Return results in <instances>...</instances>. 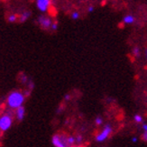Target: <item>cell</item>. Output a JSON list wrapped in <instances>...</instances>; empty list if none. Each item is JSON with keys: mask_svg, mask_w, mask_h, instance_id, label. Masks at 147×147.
<instances>
[{"mask_svg": "<svg viewBox=\"0 0 147 147\" xmlns=\"http://www.w3.org/2000/svg\"><path fill=\"white\" fill-rule=\"evenodd\" d=\"M25 98L26 97H25L24 91L14 90L6 98V105H7L10 110H16V108L24 106Z\"/></svg>", "mask_w": 147, "mask_h": 147, "instance_id": "obj_1", "label": "cell"}, {"mask_svg": "<svg viewBox=\"0 0 147 147\" xmlns=\"http://www.w3.org/2000/svg\"><path fill=\"white\" fill-rule=\"evenodd\" d=\"M14 116L12 112L8 111L0 116V130L1 132H6L11 128L14 121Z\"/></svg>", "mask_w": 147, "mask_h": 147, "instance_id": "obj_2", "label": "cell"}, {"mask_svg": "<svg viewBox=\"0 0 147 147\" xmlns=\"http://www.w3.org/2000/svg\"><path fill=\"white\" fill-rule=\"evenodd\" d=\"M52 143L55 147H69L68 143V136L64 135H54L52 138Z\"/></svg>", "mask_w": 147, "mask_h": 147, "instance_id": "obj_3", "label": "cell"}, {"mask_svg": "<svg viewBox=\"0 0 147 147\" xmlns=\"http://www.w3.org/2000/svg\"><path fill=\"white\" fill-rule=\"evenodd\" d=\"M53 23V21L52 20V18L49 17L48 16H45V15H41L37 18V24H39V26L43 30L51 29Z\"/></svg>", "mask_w": 147, "mask_h": 147, "instance_id": "obj_4", "label": "cell"}, {"mask_svg": "<svg viewBox=\"0 0 147 147\" xmlns=\"http://www.w3.org/2000/svg\"><path fill=\"white\" fill-rule=\"evenodd\" d=\"M52 5V0H35L37 9L42 13H46Z\"/></svg>", "mask_w": 147, "mask_h": 147, "instance_id": "obj_5", "label": "cell"}, {"mask_svg": "<svg viewBox=\"0 0 147 147\" xmlns=\"http://www.w3.org/2000/svg\"><path fill=\"white\" fill-rule=\"evenodd\" d=\"M112 132V128L110 127V125H106L105 128L103 129V131H102L99 135L97 136V141L98 142H102L104 141L105 139H107L108 137V136H109V134Z\"/></svg>", "mask_w": 147, "mask_h": 147, "instance_id": "obj_6", "label": "cell"}, {"mask_svg": "<svg viewBox=\"0 0 147 147\" xmlns=\"http://www.w3.org/2000/svg\"><path fill=\"white\" fill-rule=\"evenodd\" d=\"M14 115H15V117H16L17 121H19V122L23 121L24 119V117H25V108L24 107V106L16 108V109L15 110Z\"/></svg>", "mask_w": 147, "mask_h": 147, "instance_id": "obj_7", "label": "cell"}, {"mask_svg": "<svg viewBox=\"0 0 147 147\" xmlns=\"http://www.w3.org/2000/svg\"><path fill=\"white\" fill-rule=\"evenodd\" d=\"M32 16V12L31 11H24L22 12L20 15H18V22L19 23H25L27 20H29V18Z\"/></svg>", "mask_w": 147, "mask_h": 147, "instance_id": "obj_8", "label": "cell"}, {"mask_svg": "<svg viewBox=\"0 0 147 147\" xmlns=\"http://www.w3.org/2000/svg\"><path fill=\"white\" fill-rule=\"evenodd\" d=\"M7 22L10 24H14L18 22V15L16 14H9L7 16Z\"/></svg>", "mask_w": 147, "mask_h": 147, "instance_id": "obj_9", "label": "cell"}, {"mask_svg": "<svg viewBox=\"0 0 147 147\" xmlns=\"http://www.w3.org/2000/svg\"><path fill=\"white\" fill-rule=\"evenodd\" d=\"M19 80H20V82L22 83V84L26 85L27 83H28V81L30 80V79H29V77L25 73H21L20 76H19Z\"/></svg>", "mask_w": 147, "mask_h": 147, "instance_id": "obj_10", "label": "cell"}, {"mask_svg": "<svg viewBox=\"0 0 147 147\" xmlns=\"http://www.w3.org/2000/svg\"><path fill=\"white\" fill-rule=\"evenodd\" d=\"M135 21V17L133 16H126L124 17V22L125 24H133Z\"/></svg>", "mask_w": 147, "mask_h": 147, "instance_id": "obj_11", "label": "cell"}, {"mask_svg": "<svg viewBox=\"0 0 147 147\" xmlns=\"http://www.w3.org/2000/svg\"><path fill=\"white\" fill-rule=\"evenodd\" d=\"M133 54L135 57H136V58H138V57L140 56V51H139L138 47H135L133 49Z\"/></svg>", "mask_w": 147, "mask_h": 147, "instance_id": "obj_12", "label": "cell"}, {"mask_svg": "<svg viewBox=\"0 0 147 147\" xmlns=\"http://www.w3.org/2000/svg\"><path fill=\"white\" fill-rule=\"evenodd\" d=\"M57 29H58V22H57V21H53V23L52 24V27H51V30L56 31Z\"/></svg>", "mask_w": 147, "mask_h": 147, "instance_id": "obj_13", "label": "cell"}, {"mask_svg": "<svg viewBox=\"0 0 147 147\" xmlns=\"http://www.w3.org/2000/svg\"><path fill=\"white\" fill-rule=\"evenodd\" d=\"M135 121L136 123H142V121H143V118H142V117L141 116H139V115H136L135 116Z\"/></svg>", "mask_w": 147, "mask_h": 147, "instance_id": "obj_14", "label": "cell"}, {"mask_svg": "<svg viewBox=\"0 0 147 147\" xmlns=\"http://www.w3.org/2000/svg\"><path fill=\"white\" fill-rule=\"evenodd\" d=\"M80 17V14L78 12H73L72 14H71V18L74 19V20H77Z\"/></svg>", "mask_w": 147, "mask_h": 147, "instance_id": "obj_15", "label": "cell"}, {"mask_svg": "<svg viewBox=\"0 0 147 147\" xmlns=\"http://www.w3.org/2000/svg\"><path fill=\"white\" fill-rule=\"evenodd\" d=\"M102 122H103V120H102V118L101 117H98L97 118H96V124L97 125H101L102 124Z\"/></svg>", "mask_w": 147, "mask_h": 147, "instance_id": "obj_16", "label": "cell"}, {"mask_svg": "<svg viewBox=\"0 0 147 147\" xmlns=\"http://www.w3.org/2000/svg\"><path fill=\"white\" fill-rule=\"evenodd\" d=\"M75 140H76V143H80L81 140H82V136H78L75 138Z\"/></svg>", "mask_w": 147, "mask_h": 147, "instance_id": "obj_17", "label": "cell"}, {"mask_svg": "<svg viewBox=\"0 0 147 147\" xmlns=\"http://www.w3.org/2000/svg\"><path fill=\"white\" fill-rule=\"evenodd\" d=\"M142 138L144 140V141H146L147 142V132H144V134L143 135V136H142Z\"/></svg>", "mask_w": 147, "mask_h": 147, "instance_id": "obj_18", "label": "cell"}, {"mask_svg": "<svg viewBox=\"0 0 147 147\" xmlns=\"http://www.w3.org/2000/svg\"><path fill=\"white\" fill-rule=\"evenodd\" d=\"M64 99H65V100H69V99H71V96H69V94L65 95V97H64Z\"/></svg>", "mask_w": 147, "mask_h": 147, "instance_id": "obj_19", "label": "cell"}, {"mask_svg": "<svg viewBox=\"0 0 147 147\" xmlns=\"http://www.w3.org/2000/svg\"><path fill=\"white\" fill-rule=\"evenodd\" d=\"M143 128H144V130L145 132H147V125H143Z\"/></svg>", "mask_w": 147, "mask_h": 147, "instance_id": "obj_20", "label": "cell"}, {"mask_svg": "<svg viewBox=\"0 0 147 147\" xmlns=\"http://www.w3.org/2000/svg\"><path fill=\"white\" fill-rule=\"evenodd\" d=\"M94 10V7L93 6H89V8H88V12H92Z\"/></svg>", "mask_w": 147, "mask_h": 147, "instance_id": "obj_21", "label": "cell"}, {"mask_svg": "<svg viewBox=\"0 0 147 147\" xmlns=\"http://www.w3.org/2000/svg\"><path fill=\"white\" fill-rule=\"evenodd\" d=\"M132 140H133V142H135V143H136V141H137V139H136V137H134V138H133V139H132Z\"/></svg>", "mask_w": 147, "mask_h": 147, "instance_id": "obj_22", "label": "cell"}, {"mask_svg": "<svg viewBox=\"0 0 147 147\" xmlns=\"http://www.w3.org/2000/svg\"><path fill=\"white\" fill-rule=\"evenodd\" d=\"M145 57H146V59H147V50L145 51Z\"/></svg>", "mask_w": 147, "mask_h": 147, "instance_id": "obj_23", "label": "cell"}, {"mask_svg": "<svg viewBox=\"0 0 147 147\" xmlns=\"http://www.w3.org/2000/svg\"><path fill=\"white\" fill-rule=\"evenodd\" d=\"M71 147H79V146H71Z\"/></svg>", "mask_w": 147, "mask_h": 147, "instance_id": "obj_24", "label": "cell"}, {"mask_svg": "<svg viewBox=\"0 0 147 147\" xmlns=\"http://www.w3.org/2000/svg\"><path fill=\"white\" fill-rule=\"evenodd\" d=\"M4 1H8V0H4Z\"/></svg>", "mask_w": 147, "mask_h": 147, "instance_id": "obj_25", "label": "cell"}, {"mask_svg": "<svg viewBox=\"0 0 147 147\" xmlns=\"http://www.w3.org/2000/svg\"><path fill=\"white\" fill-rule=\"evenodd\" d=\"M0 132H1V130H0Z\"/></svg>", "mask_w": 147, "mask_h": 147, "instance_id": "obj_26", "label": "cell"}]
</instances>
